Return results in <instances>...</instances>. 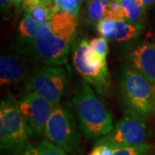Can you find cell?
<instances>
[{
	"instance_id": "cell-3",
	"label": "cell",
	"mask_w": 155,
	"mask_h": 155,
	"mask_svg": "<svg viewBox=\"0 0 155 155\" xmlns=\"http://www.w3.org/2000/svg\"><path fill=\"white\" fill-rule=\"evenodd\" d=\"M120 92L128 113L147 118L155 111V89L146 78L128 65L122 67L119 77Z\"/></svg>"
},
{
	"instance_id": "cell-20",
	"label": "cell",
	"mask_w": 155,
	"mask_h": 155,
	"mask_svg": "<svg viewBox=\"0 0 155 155\" xmlns=\"http://www.w3.org/2000/svg\"><path fill=\"white\" fill-rule=\"evenodd\" d=\"M105 18H110L118 21H125L123 10L118 0L110 1L109 7L107 9Z\"/></svg>"
},
{
	"instance_id": "cell-23",
	"label": "cell",
	"mask_w": 155,
	"mask_h": 155,
	"mask_svg": "<svg viewBox=\"0 0 155 155\" xmlns=\"http://www.w3.org/2000/svg\"><path fill=\"white\" fill-rule=\"evenodd\" d=\"M140 1L142 2V4L144 5V6L146 7L147 10L148 8H150L155 3V0H140Z\"/></svg>"
},
{
	"instance_id": "cell-2",
	"label": "cell",
	"mask_w": 155,
	"mask_h": 155,
	"mask_svg": "<svg viewBox=\"0 0 155 155\" xmlns=\"http://www.w3.org/2000/svg\"><path fill=\"white\" fill-rule=\"evenodd\" d=\"M79 127L88 138H99L110 133L113 116L104 100L98 97L88 82H83L72 100Z\"/></svg>"
},
{
	"instance_id": "cell-16",
	"label": "cell",
	"mask_w": 155,
	"mask_h": 155,
	"mask_svg": "<svg viewBox=\"0 0 155 155\" xmlns=\"http://www.w3.org/2000/svg\"><path fill=\"white\" fill-rule=\"evenodd\" d=\"M20 155H68V153L48 140H43L37 146L27 145Z\"/></svg>"
},
{
	"instance_id": "cell-1",
	"label": "cell",
	"mask_w": 155,
	"mask_h": 155,
	"mask_svg": "<svg viewBox=\"0 0 155 155\" xmlns=\"http://www.w3.org/2000/svg\"><path fill=\"white\" fill-rule=\"evenodd\" d=\"M77 24V16L67 11L56 13L28 45V54L48 66L67 64Z\"/></svg>"
},
{
	"instance_id": "cell-5",
	"label": "cell",
	"mask_w": 155,
	"mask_h": 155,
	"mask_svg": "<svg viewBox=\"0 0 155 155\" xmlns=\"http://www.w3.org/2000/svg\"><path fill=\"white\" fill-rule=\"evenodd\" d=\"M72 61L74 67L83 78L94 86L98 94H109L111 78L107 61L93 49L84 39L78 40L73 47Z\"/></svg>"
},
{
	"instance_id": "cell-6",
	"label": "cell",
	"mask_w": 155,
	"mask_h": 155,
	"mask_svg": "<svg viewBox=\"0 0 155 155\" xmlns=\"http://www.w3.org/2000/svg\"><path fill=\"white\" fill-rule=\"evenodd\" d=\"M47 140L67 153L82 155L81 136L78 130L75 117L72 111L60 104L51 114L45 128Z\"/></svg>"
},
{
	"instance_id": "cell-25",
	"label": "cell",
	"mask_w": 155,
	"mask_h": 155,
	"mask_svg": "<svg viewBox=\"0 0 155 155\" xmlns=\"http://www.w3.org/2000/svg\"><path fill=\"white\" fill-rule=\"evenodd\" d=\"M14 1V4L16 5H19V4L22 2V0H13Z\"/></svg>"
},
{
	"instance_id": "cell-21",
	"label": "cell",
	"mask_w": 155,
	"mask_h": 155,
	"mask_svg": "<svg viewBox=\"0 0 155 155\" xmlns=\"http://www.w3.org/2000/svg\"><path fill=\"white\" fill-rule=\"evenodd\" d=\"M115 148L104 143H97L89 155H113Z\"/></svg>"
},
{
	"instance_id": "cell-13",
	"label": "cell",
	"mask_w": 155,
	"mask_h": 155,
	"mask_svg": "<svg viewBox=\"0 0 155 155\" xmlns=\"http://www.w3.org/2000/svg\"><path fill=\"white\" fill-rule=\"evenodd\" d=\"M48 22L40 21L31 14L26 12L25 16L22 17L18 26L19 37L28 45L35 40L40 30Z\"/></svg>"
},
{
	"instance_id": "cell-24",
	"label": "cell",
	"mask_w": 155,
	"mask_h": 155,
	"mask_svg": "<svg viewBox=\"0 0 155 155\" xmlns=\"http://www.w3.org/2000/svg\"><path fill=\"white\" fill-rule=\"evenodd\" d=\"M148 36H149L150 40L155 45V28H152V29L150 30V32L148 33Z\"/></svg>"
},
{
	"instance_id": "cell-17",
	"label": "cell",
	"mask_w": 155,
	"mask_h": 155,
	"mask_svg": "<svg viewBox=\"0 0 155 155\" xmlns=\"http://www.w3.org/2000/svg\"><path fill=\"white\" fill-rule=\"evenodd\" d=\"M41 2L55 14L60 11H67L78 16L83 0H41Z\"/></svg>"
},
{
	"instance_id": "cell-12",
	"label": "cell",
	"mask_w": 155,
	"mask_h": 155,
	"mask_svg": "<svg viewBox=\"0 0 155 155\" xmlns=\"http://www.w3.org/2000/svg\"><path fill=\"white\" fill-rule=\"evenodd\" d=\"M27 66L17 55L11 53H3L0 57L1 85L17 84L26 77Z\"/></svg>"
},
{
	"instance_id": "cell-11",
	"label": "cell",
	"mask_w": 155,
	"mask_h": 155,
	"mask_svg": "<svg viewBox=\"0 0 155 155\" xmlns=\"http://www.w3.org/2000/svg\"><path fill=\"white\" fill-rule=\"evenodd\" d=\"M144 29V24L104 18L97 24L101 36L116 41H129L138 38Z\"/></svg>"
},
{
	"instance_id": "cell-14",
	"label": "cell",
	"mask_w": 155,
	"mask_h": 155,
	"mask_svg": "<svg viewBox=\"0 0 155 155\" xmlns=\"http://www.w3.org/2000/svg\"><path fill=\"white\" fill-rule=\"evenodd\" d=\"M122 6L125 21L136 24H143L146 7L140 0H118Z\"/></svg>"
},
{
	"instance_id": "cell-18",
	"label": "cell",
	"mask_w": 155,
	"mask_h": 155,
	"mask_svg": "<svg viewBox=\"0 0 155 155\" xmlns=\"http://www.w3.org/2000/svg\"><path fill=\"white\" fill-rule=\"evenodd\" d=\"M152 147L147 143L115 148L113 155H150Z\"/></svg>"
},
{
	"instance_id": "cell-8",
	"label": "cell",
	"mask_w": 155,
	"mask_h": 155,
	"mask_svg": "<svg viewBox=\"0 0 155 155\" xmlns=\"http://www.w3.org/2000/svg\"><path fill=\"white\" fill-rule=\"evenodd\" d=\"M145 119L137 114L128 113L97 143L108 144L114 148L144 144L147 138V126Z\"/></svg>"
},
{
	"instance_id": "cell-15",
	"label": "cell",
	"mask_w": 155,
	"mask_h": 155,
	"mask_svg": "<svg viewBox=\"0 0 155 155\" xmlns=\"http://www.w3.org/2000/svg\"><path fill=\"white\" fill-rule=\"evenodd\" d=\"M110 3V0H88L85 6L87 22L92 25H97L104 19Z\"/></svg>"
},
{
	"instance_id": "cell-4",
	"label": "cell",
	"mask_w": 155,
	"mask_h": 155,
	"mask_svg": "<svg viewBox=\"0 0 155 155\" xmlns=\"http://www.w3.org/2000/svg\"><path fill=\"white\" fill-rule=\"evenodd\" d=\"M28 126L16 101L7 94L0 104V148L8 155H17L23 151L28 141Z\"/></svg>"
},
{
	"instance_id": "cell-10",
	"label": "cell",
	"mask_w": 155,
	"mask_h": 155,
	"mask_svg": "<svg viewBox=\"0 0 155 155\" xmlns=\"http://www.w3.org/2000/svg\"><path fill=\"white\" fill-rule=\"evenodd\" d=\"M127 65L142 74L155 89V45L150 39L132 42L125 49Z\"/></svg>"
},
{
	"instance_id": "cell-9",
	"label": "cell",
	"mask_w": 155,
	"mask_h": 155,
	"mask_svg": "<svg viewBox=\"0 0 155 155\" xmlns=\"http://www.w3.org/2000/svg\"><path fill=\"white\" fill-rule=\"evenodd\" d=\"M18 106L24 117L30 135H42L45 134L47 122L55 108L51 103L36 92L26 91Z\"/></svg>"
},
{
	"instance_id": "cell-22",
	"label": "cell",
	"mask_w": 155,
	"mask_h": 155,
	"mask_svg": "<svg viewBox=\"0 0 155 155\" xmlns=\"http://www.w3.org/2000/svg\"><path fill=\"white\" fill-rule=\"evenodd\" d=\"M0 3H1V9H2V11L5 12L14 4V1L13 0H0Z\"/></svg>"
},
{
	"instance_id": "cell-19",
	"label": "cell",
	"mask_w": 155,
	"mask_h": 155,
	"mask_svg": "<svg viewBox=\"0 0 155 155\" xmlns=\"http://www.w3.org/2000/svg\"><path fill=\"white\" fill-rule=\"evenodd\" d=\"M90 44L93 48V49L104 60L107 59V55L109 54V42H108V39L104 38L103 36H99V37L92 39L90 41Z\"/></svg>"
},
{
	"instance_id": "cell-7",
	"label": "cell",
	"mask_w": 155,
	"mask_h": 155,
	"mask_svg": "<svg viewBox=\"0 0 155 155\" xmlns=\"http://www.w3.org/2000/svg\"><path fill=\"white\" fill-rule=\"evenodd\" d=\"M68 87L67 72L58 66L39 68L26 83V91L36 92L54 104H59Z\"/></svg>"
}]
</instances>
